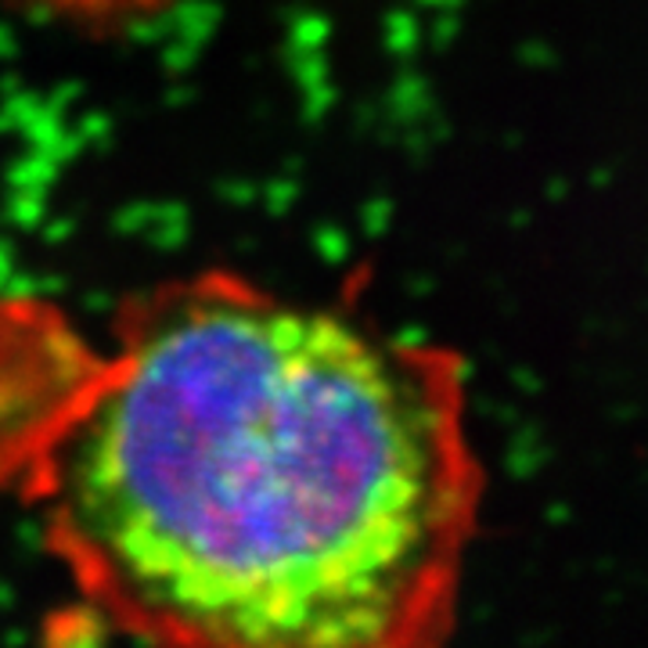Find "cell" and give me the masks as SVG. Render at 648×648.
I'll use <instances>...</instances> for the list:
<instances>
[{"label":"cell","instance_id":"1","mask_svg":"<svg viewBox=\"0 0 648 648\" xmlns=\"http://www.w3.org/2000/svg\"><path fill=\"white\" fill-rule=\"evenodd\" d=\"M465 368L238 275L126 303L30 418L51 555L112 630L407 648L454 624L479 472Z\"/></svg>","mask_w":648,"mask_h":648},{"label":"cell","instance_id":"2","mask_svg":"<svg viewBox=\"0 0 648 648\" xmlns=\"http://www.w3.org/2000/svg\"><path fill=\"white\" fill-rule=\"evenodd\" d=\"M33 4L83 22H123V19L148 15V11L170 4V0H33Z\"/></svg>","mask_w":648,"mask_h":648}]
</instances>
